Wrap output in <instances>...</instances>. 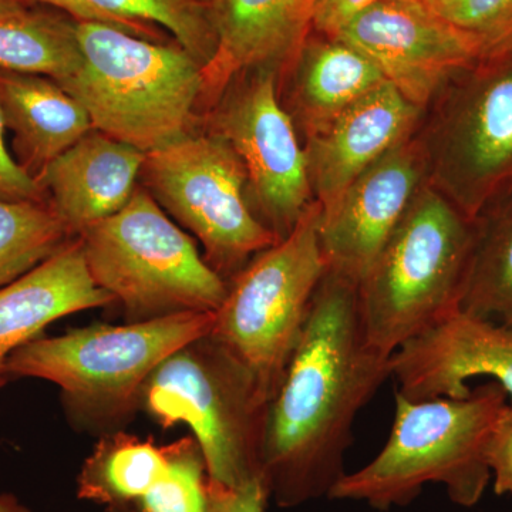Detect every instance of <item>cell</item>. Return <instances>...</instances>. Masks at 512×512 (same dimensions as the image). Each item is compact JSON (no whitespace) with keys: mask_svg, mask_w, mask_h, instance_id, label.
<instances>
[{"mask_svg":"<svg viewBox=\"0 0 512 512\" xmlns=\"http://www.w3.org/2000/svg\"><path fill=\"white\" fill-rule=\"evenodd\" d=\"M423 2L427 3L431 9L436 10L437 13H440L441 16H444L453 5L454 0H423Z\"/></svg>","mask_w":512,"mask_h":512,"instance_id":"e575fe53","label":"cell"},{"mask_svg":"<svg viewBox=\"0 0 512 512\" xmlns=\"http://www.w3.org/2000/svg\"><path fill=\"white\" fill-rule=\"evenodd\" d=\"M444 18L473 43L478 60L512 52V0H454Z\"/></svg>","mask_w":512,"mask_h":512,"instance_id":"4316f807","label":"cell"},{"mask_svg":"<svg viewBox=\"0 0 512 512\" xmlns=\"http://www.w3.org/2000/svg\"><path fill=\"white\" fill-rule=\"evenodd\" d=\"M508 403L495 382L463 399L410 400L396 392L382 451L340 478L328 498L389 511L412 504L427 484H441L454 504L476 507L490 485L488 446Z\"/></svg>","mask_w":512,"mask_h":512,"instance_id":"7a4b0ae2","label":"cell"},{"mask_svg":"<svg viewBox=\"0 0 512 512\" xmlns=\"http://www.w3.org/2000/svg\"><path fill=\"white\" fill-rule=\"evenodd\" d=\"M141 174L151 197L200 239L208 264L227 282L278 242L252 208L244 165L215 131H192L148 153Z\"/></svg>","mask_w":512,"mask_h":512,"instance_id":"30bf717a","label":"cell"},{"mask_svg":"<svg viewBox=\"0 0 512 512\" xmlns=\"http://www.w3.org/2000/svg\"><path fill=\"white\" fill-rule=\"evenodd\" d=\"M201 2H204V3H210L211 0H201Z\"/></svg>","mask_w":512,"mask_h":512,"instance_id":"d590c367","label":"cell"},{"mask_svg":"<svg viewBox=\"0 0 512 512\" xmlns=\"http://www.w3.org/2000/svg\"><path fill=\"white\" fill-rule=\"evenodd\" d=\"M380 2L383 0H316L312 32L335 37L350 20Z\"/></svg>","mask_w":512,"mask_h":512,"instance_id":"1f68e13d","label":"cell"},{"mask_svg":"<svg viewBox=\"0 0 512 512\" xmlns=\"http://www.w3.org/2000/svg\"><path fill=\"white\" fill-rule=\"evenodd\" d=\"M5 120L0 111V200L47 202L35 175L10 156L5 141Z\"/></svg>","mask_w":512,"mask_h":512,"instance_id":"f1b7e54d","label":"cell"},{"mask_svg":"<svg viewBox=\"0 0 512 512\" xmlns=\"http://www.w3.org/2000/svg\"><path fill=\"white\" fill-rule=\"evenodd\" d=\"M72 238L49 202L0 200V288L32 271Z\"/></svg>","mask_w":512,"mask_h":512,"instance_id":"cb8c5ba5","label":"cell"},{"mask_svg":"<svg viewBox=\"0 0 512 512\" xmlns=\"http://www.w3.org/2000/svg\"><path fill=\"white\" fill-rule=\"evenodd\" d=\"M82 62L76 20L29 9L0 15V69L39 74L59 83L72 77Z\"/></svg>","mask_w":512,"mask_h":512,"instance_id":"603a6c76","label":"cell"},{"mask_svg":"<svg viewBox=\"0 0 512 512\" xmlns=\"http://www.w3.org/2000/svg\"><path fill=\"white\" fill-rule=\"evenodd\" d=\"M426 181L416 134L356 178L320 217L328 271L359 285Z\"/></svg>","mask_w":512,"mask_h":512,"instance_id":"4fadbf2b","label":"cell"},{"mask_svg":"<svg viewBox=\"0 0 512 512\" xmlns=\"http://www.w3.org/2000/svg\"><path fill=\"white\" fill-rule=\"evenodd\" d=\"M318 202L291 234L259 252L228 282L210 336L251 373L268 397L278 390L328 266Z\"/></svg>","mask_w":512,"mask_h":512,"instance_id":"ba28073f","label":"cell"},{"mask_svg":"<svg viewBox=\"0 0 512 512\" xmlns=\"http://www.w3.org/2000/svg\"><path fill=\"white\" fill-rule=\"evenodd\" d=\"M83 62L59 82L93 130L153 153L192 133L202 66L180 45L141 39L99 22H76Z\"/></svg>","mask_w":512,"mask_h":512,"instance_id":"3957f363","label":"cell"},{"mask_svg":"<svg viewBox=\"0 0 512 512\" xmlns=\"http://www.w3.org/2000/svg\"><path fill=\"white\" fill-rule=\"evenodd\" d=\"M268 490L261 478L239 485H224L208 477L207 512H265ZM110 512H133L130 505L109 508Z\"/></svg>","mask_w":512,"mask_h":512,"instance_id":"83f0119b","label":"cell"},{"mask_svg":"<svg viewBox=\"0 0 512 512\" xmlns=\"http://www.w3.org/2000/svg\"><path fill=\"white\" fill-rule=\"evenodd\" d=\"M0 512H32L28 507H25L15 495L2 494L0 495Z\"/></svg>","mask_w":512,"mask_h":512,"instance_id":"d6a6232c","label":"cell"},{"mask_svg":"<svg viewBox=\"0 0 512 512\" xmlns=\"http://www.w3.org/2000/svg\"><path fill=\"white\" fill-rule=\"evenodd\" d=\"M427 183L470 220L512 190V52L477 60L441 89L416 131Z\"/></svg>","mask_w":512,"mask_h":512,"instance_id":"9c48e42d","label":"cell"},{"mask_svg":"<svg viewBox=\"0 0 512 512\" xmlns=\"http://www.w3.org/2000/svg\"><path fill=\"white\" fill-rule=\"evenodd\" d=\"M390 357L366 338L357 285L326 271L266 416L261 478L279 507L329 497L345 476L357 414L392 377Z\"/></svg>","mask_w":512,"mask_h":512,"instance_id":"6da1fadb","label":"cell"},{"mask_svg":"<svg viewBox=\"0 0 512 512\" xmlns=\"http://www.w3.org/2000/svg\"><path fill=\"white\" fill-rule=\"evenodd\" d=\"M90 275L133 322L188 312H217L228 282L194 241L137 188L126 207L79 235Z\"/></svg>","mask_w":512,"mask_h":512,"instance_id":"8992f818","label":"cell"},{"mask_svg":"<svg viewBox=\"0 0 512 512\" xmlns=\"http://www.w3.org/2000/svg\"><path fill=\"white\" fill-rule=\"evenodd\" d=\"M146 153L92 130L36 175L72 237L126 207Z\"/></svg>","mask_w":512,"mask_h":512,"instance_id":"e0dca14e","label":"cell"},{"mask_svg":"<svg viewBox=\"0 0 512 512\" xmlns=\"http://www.w3.org/2000/svg\"><path fill=\"white\" fill-rule=\"evenodd\" d=\"M335 37L369 57L384 79L423 111L478 60L473 43L423 0H383Z\"/></svg>","mask_w":512,"mask_h":512,"instance_id":"7c38bea8","label":"cell"},{"mask_svg":"<svg viewBox=\"0 0 512 512\" xmlns=\"http://www.w3.org/2000/svg\"><path fill=\"white\" fill-rule=\"evenodd\" d=\"M476 224L429 183L357 285L366 338L383 355L458 311Z\"/></svg>","mask_w":512,"mask_h":512,"instance_id":"277c9868","label":"cell"},{"mask_svg":"<svg viewBox=\"0 0 512 512\" xmlns=\"http://www.w3.org/2000/svg\"><path fill=\"white\" fill-rule=\"evenodd\" d=\"M97 9L130 22L163 26L195 60L210 63L217 35L208 3L201 0H87Z\"/></svg>","mask_w":512,"mask_h":512,"instance_id":"d4e9b609","label":"cell"},{"mask_svg":"<svg viewBox=\"0 0 512 512\" xmlns=\"http://www.w3.org/2000/svg\"><path fill=\"white\" fill-rule=\"evenodd\" d=\"M29 2H40L53 8L63 10L76 22H99L104 25L113 26V28L123 30L141 39L158 40L157 30L147 23L130 22L111 16L103 10L97 9L87 0H29Z\"/></svg>","mask_w":512,"mask_h":512,"instance_id":"4dcf8cb0","label":"cell"},{"mask_svg":"<svg viewBox=\"0 0 512 512\" xmlns=\"http://www.w3.org/2000/svg\"><path fill=\"white\" fill-rule=\"evenodd\" d=\"M488 466L497 495H512V406L508 403L488 446Z\"/></svg>","mask_w":512,"mask_h":512,"instance_id":"f546056e","label":"cell"},{"mask_svg":"<svg viewBox=\"0 0 512 512\" xmlns=\"http://www.w3.org/2000/svg\"><path fill=\"white\" fill-rule=\"evenodd\" d=\"M285 73L291 74L288 113L305 138L386 82L379 67L356 47L315 32Z\"/></svg>","mask_w":512,"mask_h":512,"instance_id":"d6986e66","label":"cell"},{"mask_svg":"<svg viewBox=\"0 0 512 512\" xmlns=\"http://www.w3.org/2000/svg\"><path fill=\"white\" fill-rule=\"evenodd\" d=\"M423 114L386 80L328 126L305 138L309 183L322 214L356 178L412 138Z\"/></svg>","mask_w":512,"mask_h":512,"instance_id":"9a60e30c","label":"cell"},{"mask_svg":"<svg viewBox=\"0 0 512 512\" xmlns=\"http://www.w3.org/2000/svg\"><path fill=\"white\" fill-rule=\"evenodd\" d=\"M461 311L512 328V190L474 220Z\"/></svg>","mask_w":512,"mask_h":512,"instance_id":"44dd1931","label":"cell"},{"mask_svg":"<svg viewBox=\"0 0 512 512\" xmlns=\"http://www.w3.org/2000/svg\"><path fill=\"white\" fill-rule=\"evenodd\" d=\"M111 303L113 296L90 275L79 238L0 288V387L8 380L3 375L6 359L20 346L39 338L47 325Z\"/></svg>","mask_w":512,"mask_h":512,"instance_id":"ac0fdd59","label":"cell"},{"mask_svg":"<svg viewBox=\"0 0 512 512\" xmlns=\"http://www.w3.org/2000/svg\"><path fill=\"white\" fill-rule=\"evenodd\" d=\"M214 109L211 130L227 140L244 165L256 217L278 241L284 239L315 198L305 151L279 96V73L241 74Z\"/></svg>","mask_w":512,"mask_h":512,"instance_id":"8fae6325","label":"cell"},{"mask_svg":"<svg viewBox=\"0 0 512 512\" xmlns=\"http://www.w3.org/2000/svg\"><path fill=\"white\" fill-rule=\"evenodd\" d=\"M390 370L410 400L463 399L470 380L490 377L512 406V328L458 309L400 346Z\"/></svg>","mask_w":512,"mask_h":512,"instance_id":"5bb4252c","label":"cell"},{"mask_svg":"<svg viewBox=\"0 0 512 512\" xmlns=\"http://www.w3.org/2000/svg\"><path fill=\"white\" fill-rule=\"evenodd\" d=\"M168 446L158 447L126 433L101 439L77 478L82 500L109 508L137 504L165 476Z\"/></svg>","mask_w":512,"mask_h":512,"instance_id":"7402d4cb","label":"cell"},{"mask_svg":"<svg viewBox=\"0 0 512 512\" xmlns=\"http://www.w3.org/2000/svg\"><path fill=\"white\" fill-rule=\"evenodd\" d=\"M0 111L19 163L36 175L93 130L89 114L56 80L0 69Z\"/></svg>","mask_w":512,"mask_h":512,"instance_id":"ffe728a7","label":"cell"},{"mask_svg":"<svg viewBox=\"0 0 512 512\" xmlns=\"http://www.w3.org/2000/svg\"><path fill=\"white\" fill-rule=\"evenodd\" d=\"M140 404L164 429L190 427L210 480L232 487L261 478L268 397L210 335L165 359Z\"/></svg>","mask_w":512,"mask_h":512,"instance_id":"52a82bcc","label":"cell"},{"mask_svg":"<svg viewBox=\"0 0 512 512\" xmlns=\"http://www.w3.org/2000/svg\"><path fill=\"white\" fill-rule=\"evenodd\" d=\"M167 473L140 501L138 512H207L208 471L194 437L168 446Z\"/></svg>","mask_w":512,"mask_h":512,"instance_id":"484cf974","label":"cell"},{"mask_svg":"<svg viewBox=\"0 0 512 512\" xmlns=\"http://www.w3.org/2000/svg\"><path fill=\"white\" fill-rule=\"evenodd\" d=\"M214 323L215 312H188L36 338L6 359L3 375L55 383L76 416L110 424L136 409L165 359L210 335Z\"/></svg>","mask_w":512,"mask_h":512,"instance_id":"5b68a950","label":"cell"},{"mask_svg":"<svg viewBox=\"0 0 512 512\" xmlns=\"http://www.w3.org/2000/svg\"><path fill=\"white\" fill-rule=\"evenodd\" d=\"M29 0H0V15H13L29 9Z\"/></svg>","mask_w":512,"mask_h":512,"instance_id":"836d02e7","label":"cell"},{"mask_svg":"<svg viewBox=\"0 0 512 512\" xmlns=\"http://www.w3.org/2000/svg\"><path fill=\"white\" fill-rule=\"evenodd\" d=\"M316 0H211L217 49L202 67L201 103L217 106L229 84L256 69L282 76L312 32Z\"/></svg>","mask_w":512,"mask_h":512,"instance_id":"2e32d148","label":"cell"}]
</instances>
